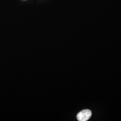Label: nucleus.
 <instances>
[{
	"label": "nucleus",
	"mask_w": 121,
	"mask_h": 121,
	"mask_svg": "<svg viewBox=\"0 0 121 121\" xmlns=\"http://www.w3.org/2000/svg\"><path fill=\"white\" fill-rule=\"evenodd\" d=\"M91 111L89 109H84L78 112L77 115L78 121H86L91 116Z\"/></svg>",
	"instance_id": "1"
}]
</instances>
